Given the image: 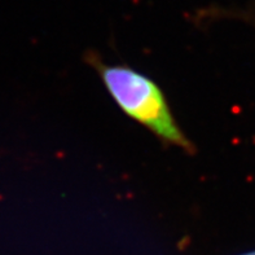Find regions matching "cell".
I'll return each instance as SVG.
<instances>
[{
    "label": "cell",
    "mask_w": 255,
    "mask_h": 255,
    "mask_svg": "<svg viewBox=\"0 0 255 255\" xmlns=\"http://www.w3.org/2000/svg\"><path fill=\"white\" fill-rule=\"evenodd\" d=\"M90 64L99 73L114 103L123 113L152 131L166 144L178 146L189 154L196 146L181 131L163 91L153 79L126 65H105L92 53Z\"/></svg>",
    "instance_id": "6da1fadb"
},
{
    "label": "cell",
    "mask_w": 255,
    "mask_h": 255,
    "mask_svg": "<svg viewBox=\"0 0 255 255\" xmlns=\"http://www.w3.org/2000/svg\"><path fill=\"white\" fill-rule=\"evenodd\" d=\"M241 255H255V250H254V252H249V253H244V254H241Z\"/></svg>",
    "instance_id": "7a4b0ae2"
}]
</instances>
